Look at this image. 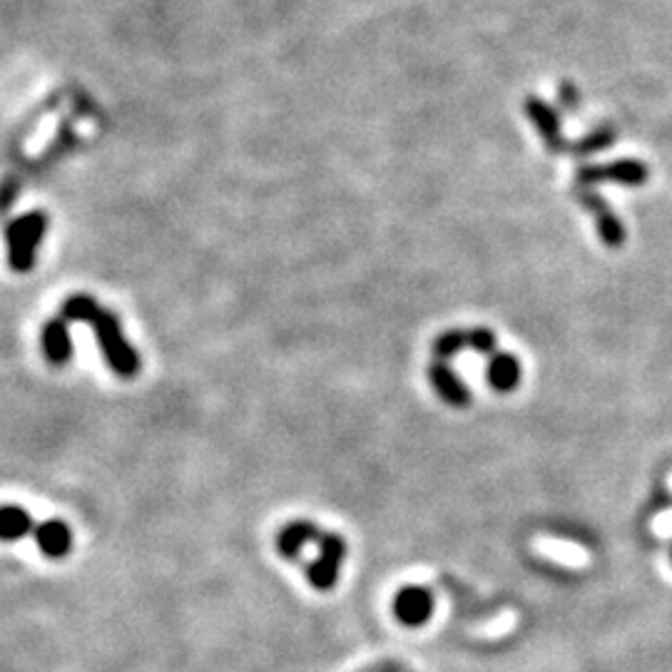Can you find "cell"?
I'll return each instance as SVG.
<instances>
[{
    "instance_id": "obj_3",
    "label": "cell",
    "mask_w": 672,
    "mask_h": 672,
    "mask_svg": "<svg viewBox=\"0 0 672 672\" xmlns=\"http://www.w3.org/2000/svg\"><path fill=\"white\" fill-rule=\"evenodd\" d=\"M648 165L638 160H615L608 165H583L575 175L580 187H593L598 182H620V185L638 187L648 182Z\"/></svg>"
},
{
    "instance_id": "obj_17",
    "label": "cell",
    "mask_w": 672,
    "mask_h": 672,
    "mask_svg": "<svg viewBox=\"0 0 672 672\" xmlns=\"http://www.w3.org/2000/svg\"><path fill=\"white\" fill-rule=\"evenodd\" d=\"M558 103L563 105V110L575 112L580 105V93L573 83H560L558 85Z\"/></svg>"
},
{
    "instance_id": "obj_4",
    "label": "cell",
    "mask_w": 672,
    "mask_h": 672,
    "mask_svg": "<svg viewBox=\"0 0 672 672\" xmlns=\"http://www.w3.org/2000/svg\"><path fill=\"white\" fill-rule=\"evenodd\" d=\"M346 558V541L336 533H324L319 541V558L307 568L309 583L317 590H332L339 578L341 560Z\"/></svg>"
},
{
    "instance_id": "obj_8",
    "label": "cell",
    "mask_w": 672,
    "mask_h": 672,
    "mask_svg": "<svg viewBox=\"0 0 672 672\" xmlns=\"http://www.w3.org/2000/svg\"><path fill=\"white\" fill-rule=\"evenodd\" d=\"M40 344H43V354L50 364L60 366L70 361L73 356V339H70V322L63 317L50 319L40 334Z\"/></svg>"
},
{
    "instance_id": "obj_7",
    "label": "cell",
    "mask_w": 672,
    "mask_h": 672,
    "mask_svg": "<svg viewBox=\"0 0 672 672\" xmlns=\"http://www.w3.org/2000/svg\"><path fill=\"white\" fill-rule=\"evenodd\" d=\"M575 197L580 200V205H585L590 210V215L595 217L598 222V234L608 247H620L625 242V227L618 217L610 212L608 202L603 200L600 195H595L590 187H580L575 185Z\"/></svg>"
},
{
    "instance_id": "obj_12",
    "label": "cell",
    "mask_w": 672,
    "mask_h": 672,
    "mask_svg": "<svg viewBox=\"0 0 672 672\" xmlns=\"http://www.w3.org/2000/svg\"><path fill=\"white\" fill-rule=\"evenodd\" d=\"M488 381L496 391L501 394H508L518 386L521 381V364H518L516 356L511 354H496L488 364Z\"/></svg>"
},
{
    "instance_id": "obj_14",
    "label": "cell",
    "mask_w": 672,
    "mask_h": 672,
    "mask_svg": "<svg viewBox=\"0 0 672 672\" xmlns=\"http://www.w3.org/2000/svg\"><path fill=\"white\" fill-rule=\"evenodd\" d=\"M615 137H618V132H615L613 125H598L595 130H590L588 135L580 137L578 142H573L568 152H573L575 157L595 155V152L608 150V147L615 142Z\"/></svg>"
},
{
    "instance_id": "obj_13",
    "label": "cell",
    "mask_w": 672,
    "mask_h": 672,
    "mask_svg": "<svg viewBox=\"0 0 672 672\" xmlns=\"http://www.w3.org/2000/svg\"><path fill=\"white\" fill-rule=\"evenodd\" d=\"M35 531L33 516L20 506H0V541H20Z\"/></svg>"
},
{
    "instance_id": "obj_2",
    "label": "cell",
    "mask_w": 672,
    "mask_h": 672,
    "mask_svg": "<svg viewBox=\"0 0 672 672\" xmlns=\"http://www.w3.org/2000/svg\"><path fill=\"white\" fill-rule=\"evenodd\" d=\"M45 232H48V215H43V212H30V215L18 217L5 227L8 264L13 272L25 274L33 269L38 244L43 242Z\"/></svg>"
},
{
    "instance_id": "obj_15",
    "label": "cell",
    "mask_w": 672,
    "mask_h": 672,
    "mask_svg": "<svg viewBox=\"0 0 672 672\" xmlns=\"http://www.w3.org/2000/svg\"><path fill=\"white\" fill-rule=\"evenodd\" d=\"M463 346H468V332L451 329V332H444L434 341V354L439 356V361H446L451 356H456Z\"/></svg>"
},
{
    "instance_id": "obj_5",
    "label": "cell",
    "mask_w": 672,
    "mask_h": 672,
    "mask_svg": "<svg viewBox=\"0 0 672 672\" xmlns=\"http://www.w3.org/2000/svg\"><path fill=\"white\" fill-rule=\"evenodd\" d=\"M528 120L533 122V127L538 130L541 140L546 142L548 152L558 155V152H568L570 145L563 137V127H560V115L553 105H548L546 100L536 98V95H528L526 103H523Z\"/></svg>"
},
{
    "instance_id": "obj_11",
    "label": "cell",
    "mask_w": 672,
    "mask_h": 672,
    "mask_svg": "<svg viewBox=\"0 0 672 672\" xmlns=\"http://www.w3.org/2000/svg\"><path fill=\"white\" fill-rule=\"evenodd\" d=\"M429 379L431 384H434L436 394H439L444 401H448L451 406H466L468 401H471V394H468L466 384L448 369L444 361H434V364L429 366Z\"/></svg>"
},
{
    "instance_id": "obj_6",
    "label": "cell",
    "mask_w": 672,
    "mask_h": 672,
    "mask_svg": "<svg viewBox=\"0 0 672 672\" xmlns=\"http://www.w3.org/2000/svg\"><path fill=\"white\" fill-rule=\"evenodd\" d=\"M434 613V595L424 585H406L394 598V615L399 623L419 628Z\"/></svg>"
},
{
    "instance_id": "obj_16",
    "label": "cell",
    "mask_w": 672,
    "mask_h": 672,
    "mask_svg": "<svg viewBox=\"0 0 672 672\" xmlns=\"http://www.w3.org/2000/svg\"><path fill=\"white\" fill-rule=\"evenodd\" d=\"M468 349H473L476 354H493V349H496V336H493L491 329H471L468 332Z\"/></svg>"
},
{
    "instance_id": "obj_1",
    "label": "cell",
    "mask_w": 672,
    "mask_h": 672,
    "mask_svg": "<svg viewBox=\"0 0 672 672\" xmlns=\"http://www.w3.org/2000/svg\"><path fill=\"white\" fill-rule=\"evenodd\" d=\"M60 317L65 322H88L93 327L95 339H98L100 351H103L105 361L117 376L122 379H132L140 371V356L132 349L130 341L122 334L120 322L108 309L100 307L93 297L88 294H75V297L65 299Z\"/></svg>"
},
{
    "instance_id": "obj_9",
    "label": "cell",
    "mask_w": 672,
    "mask_h": 672,
    "mask_svg": "<svg viewBox=\"0 0 672 672\" xmlns=\"http://www.w3.org/2000/svg\"><path fill=\"white\" fill-rule=\"evenodd\" d=\"M35 541H38V548L43 551V556L48 558H65L73 548V533H70L68 523L58 521H45L40 526H35Z\"/></svg>"
},
{
    "instance_id": "obj_10",
    "label": "cell",
    "mask_w": 672,
    "mask_h": 672,
    "mask_svg": "<svg viewBox=\"0 0 672 672\" xmlns=\"http://www.w3.org/2000/svg\"><path fill=\"white\" fill-rule=\"evenodd\" d=\"M312 541H322V533L312 521H292L277 533V551L279 556L294 560L299 558L302 548Z\"/></svg>"
}]
</instances>
